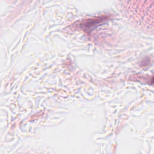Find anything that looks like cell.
Wrapping results in <instances>:
<instances>
[{
	"label": "cell",
	"mask_w": 154,
	"mask_h": 154,
	"mask_svg": "<svg viewBox=\"0 0 154 154\" xmlns=\"http://www.w3.org/2000/svg\"><path fill=\"white\" fill-rule=\"evenodd\" d=\"M103 20V18H95L88 20L83 23V26L85 28L90 29L94 28V25L99 24L100 22H102Z\"/></svg>",
	"instance_id": "6da1fadb"
},
{
	"label": "cell",
	"mask_w": 154,
	"mask_h": 154,
	"mask_svg": "<svg viewBox=\"0 0 154 154\" xmlns=\"http://www.w3.org/2000/svg\"><path fill=\"white\" fill-rule=\"evenodd\" d=\"M152 84H154V78L152 80Z\"/></svg>",
	"instance_id": "7a4b0ae2"
}]
</instances>
